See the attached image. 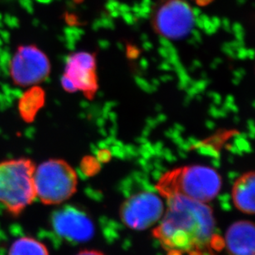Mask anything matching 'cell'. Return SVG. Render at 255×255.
I'll use <instances>...</instances> for the list:
<instances>
[{
    "label": "cell",
    "instance_id": "27",
    "mask_svg": "<svg viewBox=\"0 0 255 255\" xmlns=\"http://www.w3.org/2000/svg\"><path fill=\"white\" fill-rule=\"evenodd\" d=\"M245 74H246L245 70H243V69H238V70H235L233 78H236L237 80H241V79L244 77Z\"/></svg>",
    "mask_w": 255,
    "mask_h": 255
},
{
    "label": "cell",
    "instance_id": "28",
    "mask_svg": "<svg viewBox=\"0 0 255 255\" xmlns=\"http://www.w3.org/2000/svg\"><path fill=\"white\" fill-rule=\"evenodd\" d=\"M128 55L131 59H135L139 55V51L136 50L135 47H130V49L128 50Z\"/></svg>",
    "mask_w": 255,
    "mask_h": 255
},
{
    "label": "cell",
    "instance_id": "25",
    "mask_svg": "<svg viewBox=\"0 0 255 255\" xmlns=\"http://www.w3.org/2000/svg\"><path fill=\"white\" fill-rule=\"evenodd\" d=\"M159 69L162 70H164V71H169V70H172L173 69V66L171 65L169 61H164V62L161 63L160 65H159Z\"/></svg>",
    "mask_w": 255,
    "mask_h": 255
},
{
    "label": "cell",
    "instance_id": "23",
    "mask_svg": "<svg viewBox=\"0 0 255 255\" xmlns=\"http://www.w3.org/2000/svg\"><path fill=\"white\" fill-rule=\"evenodd\" d=\"M221 27L224 28L225 31H227V32H231V22L228 18H223L222 20V23H221Z\"/></svg>",
    "mask_w": 255,
    "mask_h": 255
},
{
    "label": "cell",
    "instance_id": "6",
    "mask_svg": "<svg viewBox=\"0 0 255 255\" xmlns=\"http://www.w3.org/2000/svg\"><path fill=\"white\" fill-rule=\"evenodd\" d=\"M166 207L159 195L152 192H140L123 202L120 217L128 228L143 231L161 220Z\"/></svg>",
    "mask_w": 255,
    "mask_h": 255
},
{
    "label": "cell",
    "instance_id": "9",
    "mask_svg": "<svg viewBox=\"0 0 255 255\" xmlns=\"http://www.w3.org/2000/svg\"><path fill=\"white\" fill-rule=\"evenodd\" d=\"M95 58L88 52H78L66 59L65 74L66 78L72 83L76 91L81 90L91 95L96 91L95 75Z\"/></svg>",
    "mask_w": 255,
    "mask_h": 255
},
{
    "label": "cell",
    "instance_id": "11",
    "mask_svg": "<svg viewBox=\"0 0 255 255\" xmlns=\"http://www.w3.org/2000/svg\"><path fill=\"white\" fill-rule=\"evenodd\" d=\"M255 175L254 171L244 173L234 183L232 199L236 208L246 214L255 213Z\"/></svg>",
    "mask_w": 255,
    "mask_h": 255
},
{
    "label": "cell",
    "instance_id": "34",
    "mask_svg": "<svg viewBox=\"0 0 255 255\" xmlns=\"http://www.w3.org/2000/svg\"><path fill=\"white\" fill-rule=\"evenodd\" d=\"M222 60L220 59V58H216L214 60H213V62L212 63V65H211V67L212 68V69H217L218 66H219V65H221L222 64Z\"/></svg>",
    "mask_w": 255,
    "mask_h": 255
},
{
    "label": "cell",
    "instance_id": "42",
    "mask_svg": "<svg viewBox=\"0 0 255 255\" xmlns=\"http://www.w3.org/2000/svg\"><path fill=\"white\" fill-rule=\"evenodd\" d=\"M94 30H99V28H101L102 27V24H101V21H100V19L97 20L96 22H94Z\"/></svg>",
    "mask_w": 255,
    "mask_h": 255
},
{
    "label": "cell",
    "instance_id": "35",
    "mask_svg": "<svg viewBox=\"0 0 255 255\" xmlns=\"http://www.w3.org/2000/svg\"><path fill=\"white\" fill-rule=\"evenodd\" d=\"M140 66L143 70H146L147 68L149 67V61L143 58L140 60Z\"/></svg>",
    "mask_w": 255,
    "mask_h": 255
},
{
    "label": "cell",
    "instance_id": "4",
    "mask_svg": "<svg viewBox=\"0 0 255 255\" xmlns=\"http://www.w3.org/2000/svg\"><path fill=\"white\" fill-rule=\"evenodd\" d=\"M33 183L36 196L44 204H59L75 194L78 177L67 162L50 159L35 169Z\"/></svg>",
    "mask_w": 255,
    "mask_h": 255
},
{
    "label": "cell",
    "instance_id": "20",
    "mask_svg": "<svg viewBox=\"0 0 255 255\" xmlns=\"http://www.w3.org/2000/svg\"><path fill=\"white\" fill-rule=\"evenodd\" d=\"M202 41V36H201V33H200L199 31H193L192 32V38L190 39V42L192 45H197V44L200 43Z\"/></svg>",
    "mask_w": 255,
    "mask_h": 255
},
{
    "label": "cell",
    "instance_id": "26",
    "mask_svg": "<svg viewBox=\"0 0 255 255\" xmlns=\"http://www.w3.org/2000/svg\"><path fill=\"white\" fill-rule=\"evenodd\" d=\"M118 11L121 15L124 14L126 12H130V7L128 4H121L118 7Z\"/></svg>",
    "mask_w": 255,
    "mask_h": 255
},
{
    "label": "cell",
    "instance_id": "15",
    "mask_svg": "<svg viewBox=\"0 0 255 255\" xmlns=\"http://www.w3.org/2000/svg\"><path fill=\"white\" fill-rule=\"evenodd\" d=\"M135 83L138 86L140 87V89H143L145 92H153L154 91V89L151 86L150 84L147 82L146 80H144V78L139 77L136 76L135 78Z\"/></svg>",
    "mask_w": 255,
    "mask_h": 255
},
{
    "label": "cell",
    "instance_id": "41",
    "mask_svg": "<svg viewBox=\"0 0 255 255\" xmlns=\"http://www.w3.org/2000/svg\"><path fill=\"white\" fill-rule=\"evenodd\" d=\"M140 4L145 6V7H150L152 4V1L151 0H142Z\"/></svg>",
    "mask_w": 255,
    "mask_h": 255
},
{
    "label": "cell",
    "instance_id": "16",
    "mask_svg": "<svg viewBox=\"0 0 255 255\" xmlns=\"http://www.w3.org/2000/svg\"><path fill=\"white\" fill-rule=\"evenodd\" d=\"M202 29L206 31V33L209 34V35H212V34L215 33L217 31V27H215L214 25H213L212 21H211V18H207L206 21H204Z\"/></svg>",
    "mask_w": 255,
    "mask_h": 255
},
{
    "label": "cell",
    "instance_id": "2",
    "mask_svg": "<svg viewBox=\"0 0 255 255\" xmlns=\"http://www.w3.org/2000/svg\"><path fill=\"white\" fill-rule=\"evenodd\" d=\"M222 180L217 170L204 165H187L164 173L156 183L159 195L181 197L207 203L219 194Z\"/></svg>",
    "mask_w": 255,
    "mask_h": 255
},
{
    "label": "cell",
    "instance_id": "39",
    "mask_svg": "<svg viewBox=\"0 0 255 255\" xmlns=\"http://www.w3.org/2000/svg\"><path fill=\"white\" fill-rule=\"evenodd\" d=\"M212 1V0H197V2L200 6H205V5L208 4Z\"/></svg>",
    "mask_w": 255,
    "mask_h": 255
},
{
    "label": "cell",
    "instance_id": "14",
    "mask_svg": "<svg viewBox=\"0 0 255 255\" xmlns=\"http://www.w3.org/2000/svg\"><path fill=\"white\" fill-rule=\"evenodd\" d=\"M231 31H233L237 41H244V38H245V31H244L243 26H242L241 23L236 22L235 24L232 25Z\"/></svg>",
    "mask_w": 255,
    "mask_h": 255
},
{
    "label": "cell",
    "instance_id": "17",
    "mask_svg": "<svg viewBox=\"0 0 255 255\" xmlns=\"http://www.w3.org/2000/svg\"><path fill=\"white\" fill-rule=\"evenodd\" d=\"M100 21H101L102 27L108 29H114L115 27V24H114L112 17H109L107 15H104V17H102Z\"/></svg>",
    "mask_w": 255,
    "mask_h": 255
},
{
    "label": "cell",
    "instance_id": "43",
    "mask_svg": "<svg viewBox=\"0 0 255 255\" xmlns=\"http://www.w3.org/2000/svg\"><path fill=\"white\" fill-rule=\"evenodd\" d=\"M254 56H255V51L252 49L251 50H247V58H250L251 60H253Z\"/></svg>",
    "mask_w": 255,
    "mask_h": 255
},
{
    "label": "cell",
    "instance_id": "7",
    "mask_svg": "<svg viewBox=\"0 0 255 255\" xmlns=\"http://www.w3.org/2000/svg\"><path fill=\"white\" fill-rule=\"evenodd\" d=\"M153 23L164 37L180 39L193 30L194 16L185 0H162L154 8Z\"/></svg>",
    "mask_w": 255,
    "mask_h": 255
},
{
    "label": "cell",
    "instance_id": "22",
    "mask_svg": "<svg viewBox=\"0 0 255 255\" xmlns=\"http://www.w3.org/2000/svg\"><path fill=\"white\" fill-rule=\"evenodd\" d=\"M236 57L241 59V60H245L247 58V49L245 47H241L236 51Z\"/></svg>",
    "mask_w": 255,
    "mask_h": 255
},
{
    "label": "cell",
    "instance_id": "45",
    "mask_svg": "<svg viewBox=\"0 0 255 255\" xmlns=\"http://www.w3.org/2000/svg\"><path fill=\"white\" fill-rule=\"evenodd\" d=\"M117 46H118V48H119V50H120V51H123V50H124V46H123V44L120 43V42H118V45H117Z\"/></svg>",
    "mask_w": 255,
    "mask_h": 255
},
{
    "label": "cell",
    "instance_id": "46",
    "mask_svg": "<svg viewBox=\"0 0 255 255\" xmlns=\"http://www.w3.org/2000/svg\"><path fill=\"white\" fill-rule=\"evenodd\" d=\"M246 0H237V2L240 3V4H243V3H245L246 2Z\"/></svg>",
    "mask_w": 255,
    "mask_h": 255
},
{
    "label": "cell",
    "instance_id": "3",
    "mask_svg": "<svg viewBox=\"0 0 255 255\" xmlns=\"http://www.w3.org/2000/svg\"><path fill=\"white\" fill-rule=\"evenodd\" d=\"M31 159H18L0 163V202L7 211L18 215L36 198Z\"/></svg>",
    "mask_w": 255,
    "mask_h": 255
},
{
    "label": "cell",
    "instance_id": "13",
    "mask_svg": "<svg viewBox=\"0 0 255 255\" xmlns=\"http://www.w3.org/2000/svg\"><path fill=\"white\" fill-rule=\"evenodd\" d=\"M8 255H49L46 246L29 237H22L15 241Z\"/></svg>",
    "mask_w": 255,
    "mask_h": 255
},
{
    "label": "cell",
    "instance_id": "21",
    "mask_svg": "<svg viewBox=\"0 0 255 255\" xmlns=\"http://www.w3.org/2000/svg\"><path fill=\"white\" fill-rule=\"evenodd\" d=\"M120 5V2L118 0H108L106 3V8L109 10V12H112L114 10L118 9V7Z\"/></svg>",
    "mask_w": 255,
    "mask_h": 255
},
{
    "label": "cell",
    "instance_id": "1",
    "mask_svg": "<svg viewBox=\"0 0 255 255\" xmlns=\"http://www.w3.org/2000/svg\"><path fill=\"white\" fill-rule=\"evenodd\" d=\"M165 212L153 231L168 255H205L216 240V222L207 203L181 197L168 198Z\"/></svg>",
    "mask_w": 255,
    "mask_h": 255
},
{
    "label": "cell",
    "instance_id": "24",
    "mask_svg": "<svg viewBox=\"0 0 255 255\" xmlns=\"http://www.w3.org/2000/svg\"><path fill=\"white\" fill-rule=\"evenodd\" d=\"M159 44L161 45V47H164V48H169L170 46H173L169 41V39L166 38V37H161L159 40Z\"/></svg>",
    "mask_w": 255,
    "mask_h": 255
},
{
    "label": "cell",
    "instance_id": "8",
    "mask_svg": "<svg viewBox=\"0 0 255 255\" xmlns=\"http://www.w3.org/2000/svg\"><path fill=\"white\" fill-rule=\"evenodd\" d=\"M52 227L67 241L82 243L94 236V225L85 212L72 207L59 210L52 216Z\"/></svg>",
    "mask_w": 255,
    "mask_h": 255
},
{
    "label": "cell",
    "instance_id": "33",
    "mask_svg": "<svg viewBox=\"0 0 255 255\" xmlns=\"http://www.w3.org/2000/svg\"><path fill=\"white\" fill-rule=\"evenodd\" d=\"M142 47H143L144 51H149L153 48V45H152L151 42H149V41H144L143 45H142Z\"/></svg>",
    "mask_w": 255,
    "mask_h": 255
},
{
    "label": "cell",
    "instance_id": "29",
    "mask_svg": "<svg viewBox=\"0 0 255 255\" xmlns=\"http://www.w3.org/2000/svg\"><path fill=\"white\" fill-rule=\"evenodd\" d=\"M159 54L162 57L164 58L165 60H168V58L169 56V49L160 47V48H159Z\"/></svg>",
    "mask_w": 255,
    "mask_h": 255
},
{
    "label": "cell",
    "instance_id": "32",
    "mask_svg": "<svg viewBox=\"0 0 255 255\" xmlns=\"http://www.w3.org/2000/svg\"><path fill=\"white\" fill-rule=\"evenodd\" d=\"M99 46H100L102 49H108L109 46H110V42H109L108 40H105V39L99 41Z\"/></svg>",
    "mask_w": 255,
    "mask_h": 255
},
{
    "label": "cell",
    "instance_id": "10",
    "mask_svg": "<svg viewBox=\"0 0 255 255\" xmlns=\"http://www.w3.org/2000/svg\"><path fill=\"white\" fill-rule=\"evenodd\" d=\"M255 225L241 221L231 225L225 236V246L229 255H255Z\"/></svg>",
    "mask_w": 255,
    "mask_h": 255
},
{
    "label": "cell",
    "instance_id": "36",
    "mask_svg": "<svg viewBox=\"0 0 255 255\" xmlns=\"http://www.w3.org/2000/svg\"><path fill=\"white\" fill-rule=\"evenodd\" d=\"M172 80H173V77L169 75H162V76H160V79H159L160 81L164 83L169 82V81H171Z\"/></svg>",
    "mask_w": 255,
    "mask_h": 255
},
{
    "label": "cell",
    "instance_id": "19",
    "mask_svg": "<svg viewBox=\"0 0 255 255\" xmlns=\"http://www.w3.org/2000/svg\"><path fill=\"white\" fill-rule=\"evenodd\" d=\"M123 17V20L125 21L126 23L128 25H135L136 22V17L134 16L132 12H126L124 14L121 15Z\"/></svg>",
    "mask_w": 255,
    "mask_h": 255
},
{
    "label": "cell",
    "instance_id": "37",
    "mask_svg": "<svg viewBox=\"0 0 255 255\" xmlns=\"http://www.w3.org/2000/svg\"><path fill=\"white\" fill-rule=\"evenodd\" d=\"M192 12H193L194 17H199L200 15L202 14V11H201L199 7H194L192 9Z\"/></svg>",
    "mask_w": 255,
    "mask_h": 255
},
{
    "label": "cell",
    "instance_id": "40",
    "mask_svg": "<svg viewBox=\"0 0 255 255\" xmlns=\"http://www.w3.org/2000/svg\"><path fill=\"white\" fill-rule=\"evenodd\" d=\"M192 66H193V70H196V69H198V68H200L201 66H202V63L200 62L199 60H194Z\"/></svg>",
    "mask_w": 255,
    "mask_h": 255
},
{
    "label": "cell",
    "instance_id": "31",
    "mask_svg": "<svg viewBox=\"0 0 255 255\" xmlns=\"http://www.w3.org/2000/svg\"><path fill=\"white\" fill-rule=\"evenodd\" d=\"M212 23L214 25L215 27H217V29L221 27V23H222V20L220 19L219 17H213L211 18Z\"/></svg>",
    "mask_w": 255,
    "mask_h": 255
},
{
    "label": "cell",
    "instance_id": "18",
    "mask_svg": "<svg viewBox=\"0 0 255 255\" xmlns=\"http://www.w3.org/2000/svg\"><path fill=\"white\" fill-rule=\"evenodd\" d=\"M222 50L225 54L231 58H236V50L231 46V43H225L222 46Z\"/></svg>",
    "mask_w": 255,
    "mask_h": 255
},
{
    "label": "cell",
    "instance_id": "38",
    "mask_svg": "<svg viewBox=\"0 0 255 255\" xmlns=\"http://www.w3.org/2000/svg\"><path fill=\"white\" fill-rule=\"evenodd\" d=\"M150 85H151V86L153 87L154 90H155V89L159 87V80H157V79H153V80H151V84H150Z\"/></svg>",
    "mask_w": 255,
    "mask_h": 255
},
{
    "label": "cell",
    "instance_id": "44",
    "mask_svg": "<svg viewBox=\"0 0 255 255\" xmlns=\"http://www.w3.org/2000/svg\"><path fill=\"white\" fill-rule=\"evenodd\" d=\"M148 38H149V36H147V34H145V33L141 34V36H140V39H141V41H148Z\"/></svg>",
    "mask_w": 255,
    "mask_h": 255
},
{
    "label": "cell",
    "instance_id": "5",
    "mask_svg": "<svg viewBox=\"0 0 255 255\" xmlns=\"http://www.w3.org/2000/svg\"><path fill=\"white\" fill-rule=\"evenodd\" d=\"M50 72L48 57L34 45L18 46L10 61V77L17 86L38 85L48 77Z\"/></svg>",
    "mask_w": 255,
    "mask_h": 255
},
{
    "label": "cell",
    "instance_id": "30",
    "mask_svg": "<svg viewBox=\"0 0 255 255\" xmlns=\"http://www.w3.org/2000/svg\"><path fill=\"white\" fill-rule=\"evenodd\" d=\"M77 255H104L102 252L97 251H81Z\"/></svg>",
    "mask_w": 255,
    "mask_h": 255
},
{
    "label": "cell",
    "instance_id": "12",
    "mask_svg": "<svg viewBox=\"0 0 255 255\" xmlns=\"http://www.w3.org/2000/svg\"><path fill=\"white\" fill-rule=\"evenodd\" d=\"M45 104V93L39 87L33 86L27 90L20 99L18 104L19 113L27 123H31L36 118L37 112Z\"/></svg>",
    "mask_w": 255,
    "mask_h": 255
}]
</instances>
